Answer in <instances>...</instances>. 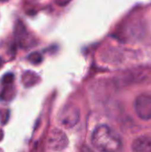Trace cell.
<instances>
[{"label":"cell","mask_w":151,"mask_h":152,"mask_svg":"<svg viewBox=\"0 0 151 152\" xmlns=\"http://www.w3.org/2000/svg\"><path fill=\"white\" fill-rule=\"evenodd\" d=\"M28 60L32 63V64H39L42 62L43 61V57L42 55L39 53H36V52H34L32 53H30L28 57Z\"/></svg>","instance_id":"9c48e42d"},{"label":"cell","mask_w":151,"mask_h":152,"mask_svg":"<svg viewBox=\"0 0 151 152\" xmlns=\"http://www.w3.org/2000/svg\"><path fill=\"white\" fill-rule=\"evenodd\" d=\"M92 143L100 152H119L123 143L120 136L109 126H98L92 135Z\"/></svg>","instance_id":"6da1fadb"},{"label":"cell","mask_w":151,"mask_h":152,"mask_svg":"<svg viewBox=\"0 0 151 152\" xmlns=\"http://www.w3.org/2000/svg\"><path fill=\"white\" fill-rule=\"evenodd\" d=\"M80 152H93L88 146L86 145H83L81 147V150H80Z\"/></svg>","instance_id":"4fadbf2b"},{"label":"cell","mask_w":151,"mask_h":152,"mask_svg":"<svg viewBox=\"0 0 151 152\" xmlns=\"http://www.w3.org/2000/svg\"><path fill=\"white\" fill-rule=\"evenodd\" d=\"M13 80H14V76H13V74H12V73H7V74H5V75L3 77V78H2V84H3L4 86L12 85V82H13Z\"/></svg>","instance_id":"30bf717a"},{"label":"cell","mask_w":151,"mask_h":152,"mask_svg":"<svg viewBox=\"0 0 151 152\" xmlns=\"http://www.w3.org/2000/svg\"><path fill=\"white\" fill-rule=\"evenodd\" d=\"M132 150L133 152H151V137L140 136L136 138L132 144Z\"/></svg>","instance_id":"5b68a950"},{"label":"cell","mask_w":151,"mask_h":152,"mask_svg":"<svg viewBox=\"0 0 151 152\" xmlns=\"http://www.w3.org/2000/svg\"><path fill=\"white\" fill-rule=\"evenodd\" d=\"M70 1H71V0H55L56 4H57L58 5H60V6H65V5H67L68 4H69Z\"/></svg>","instance_id":"7c38bea8"},{"label":"cell","mask_w":151,"mask_h":152,"mask_svg":"<svg viewBox=\"0 0 151 152\" xmlns=\"http://www.w3.org/2000/svg\"><path fill=\"white\" fill-rule=\"evenodd\" d=\"M15 95V89L12 86V85H8L4 86L3 88L1 94H0V99L2 101H11L13 99Z\"/></svg>","instance_id":"ba28073f"},{"label":"cell","mask_w":151,"mask_h":152,"mask_svg":"<svg viewBox=\"0 0 151 152\" xmlns=\"http://www.w3.org/2000/svg\"><path fill=\"white\" fill-rule=\"evenodd\" d=\"M39 80V77L32 71H26L21 77V83L26 87L34 86Z\"/></svg>","instance_id":"52a82bcc"},{"label":"cell","mask_w":151,"mask_h":152,"mask_svg":"<svg viewBox=\"0 0 151 152\" xmlns=\"http://www.w3.org/2000/svg\"><path fill=\"white\" fill-rule=\"evenodd\" d=\"M68 144L69 139L63 131L60 129L52 130L47 141V145L50 150L53 151H61L67 148Z\"/></svg>","instance_id":"3957f363"},{"label":"cell","mask_w":151,"mask_h":152,"mask_svg":"<svg viewBox=\"0 0 151 152\" xmlns=\"http://www.w3.org/2000/svg\"><path fill=\"white\" fill-rule=\"evenodd\" d=\"M2 66H3V60L0 58V69L2 68Z\"/></svg>","instance_id":"9a60e30c"},{"label":"cell","mask_w":151,"mask_h":152,"mask_svg":"<svg viewBox=\"0 0 151 152\" xmlns=\"http://www.w3.org/2000/svg\"><path fill=\"white\" fill-rule=\"evenodd\" d=\"M80 120V110L74 103L67 104L58 116V122L65 129L74 127Z\"/></svg>","instance_id":"7a4b0ae2"},{"label":"cell","mask_w":151,"mask_h":152,"mask_svg":"<svg viewBox=\"0 0 151 152\" xmlns=\"http://www.w3.org/2000/svg\"><path fill=\"white\" fill-rule=\"evenodd\" d=\"M9 119V110H0V123L5 125Z\"/></svg>","instance_id":"8fae6325"},{"label":"cell","mask_w":151,"mask_h":152,"mask_svg":"<svg viewBox=\"0 0 151 152\" xmlns=\"http://www.w3.org/2000/svg\"><path fill=\"white\" fill-rule=\"evenodd\" d=\"M0 152H3V151H2V150H0Z\"/></svg>","instance_id":"e0dca14e"},{"label":"cell","mask_w":151,"mask_h":152,"mask_svg":"<svg viewBox=\"0 0 151 152\" xmlns=\"http://www.w3.org/2000/svg\"><path fill=\"white\" fill-rule=\"evenodd\" d=\"M15 36L18 39V41L21 44V45L25 46V45H29L30 40H29V35L27 32L25 27L23 26V24H21L20 22H18L16 25V28H15Z\"/></svg>","instance_id":"8992f818"},{"label":"cell","mask_w":151,"mask_h":152,"mask_svg":"<svg viewBox=\"0 0 151 152\" xmlns=\"http://www.w3.org/2000/svg\"><path fill=\"white\" fill-rule=\"evenodd\" d=\"M3 138H4V132L2 129H0V142L3 140Z\"/></svg>","instance_id":"5bb4252c"},{"label":"cell","mask_w":151,"mask_h":152,"mask_svg":"<svg viewBox=\"0 0 151 152\" xmlns=\"http://www.w3.org/2000/svg\"><path fill=\"white\" fill-rule=\"evenodd\" d=\"M5 1H8V0H0V2H5Z\"/></svg>","instance_id":"2e32d148"},{"label":"cell","mask_w":151,"mask_h":152,"mask_svg":"<svg viewBox=\"0 0 151 152\" xmlns=\"http://www.w3.org/2000/svg\"><path fill=\"white\" fill-rule=\"evenodd\" d=\"M134 109L140 118L143 120L151 119V95H139L134 102Z\"/></svg>","instance_id":"277c9868"}]
</instances>
